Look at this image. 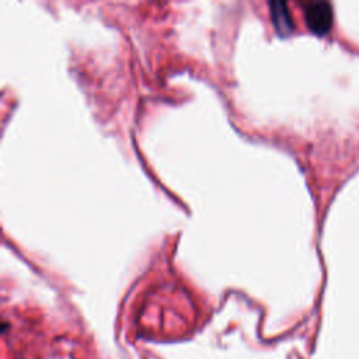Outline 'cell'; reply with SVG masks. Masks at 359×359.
Returning a JSON list of instances; mask_svg holds the SVG:
<instances>
[{"label":"cell","mask_w":359,"mask_h":359,"mask_svg":"<svg viewBox=\"0 0 359 359\" xmlns=\"http://www.w3.org/2000/svg\"><path fill=\"white\" fill-rule=\"evenodd\" d=\"M303 15L309 29L317 35H325L332 25V7L327 1L304 3Z\"/></svg>","instance_id":"1"},{"label":"cell","mask_w":359,"mask_h":359,"mask_svg":"<svg viewBox=\"0 0 359 359\" xmlns=\"http://www.w3.org/2000/svg\"><path fill=\"white\" fill-rule=\"evenodd\" d=\"M271 10V18L275 29L279 35L286 36L292 34L293 31V20L290 15V11L287 8V4L285 1H271L269 3Z\"/></svg>","instance_id":"2"}]
</instances>
